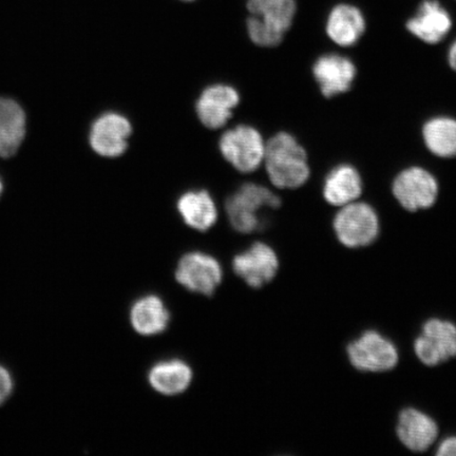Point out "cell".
I'll return each mask as SVG.
<instances>
[{
	"label": "cell",
	"instance_id": "cell-1",
	"mask_svg": "<svg viewBox=\"0 0 456 456\" xmlns=\"http://www.w3.org/2000/svg\"><path fill=\"white\" fill-rule=\"evenodd\" d=\"M264 162L270 181L281 190H296L310 179L306 151L290 134L279 133L265 142Z\"/></svg>",
	"mask_w": 456,
	"mask_h": 456
},
{
	"label": "cell",
	"instance_id": "cell-2",
	"mask_svg": "<svg viewBox=\"0 0 456 456\" xmlns=\"http://www.w3.org/2000/svg\"><path fill=\"white\" fill-rule=\"evenodd\" d=\"M248 31L256 45L277 47L292 28L297 0H248Z\"/></svg>",
	"mask_w": 456,
	"mask_h": 456
},
{
	"label": "cell",
	"instance_id": "cell-3",
	"mask_svg": "<svg viewBox=\"0 0 456 456\" xmlns=\"http://www.w3.org/2000/svg\"><path fill=\"white\" fill-rule=\"evenodd\" d=\"M333 228L338 241L349 248H361L372 244L380 232L379 216L366 202H355L339 208Z\"/></svg>",
	"mask_w": 456,
	"mask_h": 456
},
{
	"label": "cell",
	"instance_id": "cell-4",
	"mask_svg": "<svg viewBox=\"0 0 456 456\" xmlns=\"http://www.w3.org/2000/svg\"><path fill=\"white\" fill-rule=\"evenodd\" d=\"M281 200L269 188L247 183L227 199L225 210L231 225L239 232L250 233L260 227L262 208H278Z\"/></svg>",
	"mask_w": 456,
	"mask_h": 456
},
{
	"label": "cell",
	"instance_id": "cell-5",
	"mask_svg": "<svg viewBox=\"0 0 456 456\" xmlns=\"http://www.w3.org/2000/svg\"><path fill=\"white\" fill-rule=\"evenodd\" d=\"M346 351L352 366L362 372H387L398 363L396 346L374 330H366L353 340Z\"/></svg>",
	"mask_w": 456,
	"mask_h": 456
},
{
	"label": "cell",
	"instance_id": "cell-6",
	"mask_svg": "<svg viewBox=\"0 0 456 456\" xmlns=\"http://www.w3.org/2000/svg\"><path fill=\"white\" fill-rule=\"evenodd\" d=\"M392 193L403 209L415 213L431 208L436 203L440 185L429 170L412 167L395 176Z\"/></svg>",
	"mask_w": 456,
	"mask_h": 456
},
{
	"label": "cell",
	"instance_id": "cell-7",
	"mask_svg": "<svg viewBox=\"0 0 456 456\" xmlns=\"http://www.w3.org/2000/svg\"><path fill=\"white\" fill-rule=\"evenodd\" d=\"M220 151L233 167L248 174L264 163L265 142L258 130L240 125L222 135Z\"/></svg>",
	"mask_w": 456,
	"mask_h": 456
},
{
	"label": "cell",
	"instance_id": "cell-8",
	"mask_svg": "<svg viewBox=\"0 0 456 456\" xmlns=\"http://www.w3.org/2000/svg\"><path fill=\"white\" fill-rule=\"evenodd\" d=\"M416 356L428 367H436L456 356V326L440 318L428 321L414 342Z\"/></svg>",
	"mask_w": 456,
	"mask_h": 456
},
{
	"label": "cell",
	"instance_id": "cell-9",
	"mask_svg": "<svg viewBox=\"0 0 456 456\" xmlns=\"http://www.w3.org/2000/svg\"><path fill=\"white\" fill-rule=\"evenodd\" d=\"M222 267L214 256L193 252L182 256L175 279L191 292L213 296L222 281Z\"/></svg>",
	"mask_w": 456,
	"mask_h": 456
},
{
	"label": "cell",
	"instance_id": "cell-10",
	"mask_svg": "<svg viewBox=\"0 0 456 456\" xmlns=\"http://www.w3.org/2000/svg\"><path fill=\"white\" fill-rule=\"evenodd\" d=\"M452 28V16L441 0H421L406 21L407 31L427 45L442 43Z\"/></svg>",
	"mask_w": 456,
	"mask_h": 456
},
{
	"label": "cell",
	"instance_id": "cell-11",
	"mask_svg": "<svg viewBox=\"0 0 456 456\" xmlns=\"http://www.w3.org/2000/svg\"><path fill=\"white\" fill-rule=\"evenodd\" d=\"M131 133L133 127L126 117L117 112H106L91 126L89 144L102 157L117 158L127 151Z\"/></svg>",
	"mask_w": 456,
	"mask_h": 456
},
{
	"label": "cell",
	"instance_id": "cell-12",
	"mask_svg": "<svg viewBox=\"0 0 456 456\" xmlns=\"http://www.w3.org/2000/svg\"><path fill=\"white\" fill-rule=\"evenodd\" d=\"M232 270L250 288L260 289L276 277L279 259L270 245L256 242L232 260Z\"/></svg>",
	"mask_w": 456,
	"mask_h": 456
},
{
	"label": "cell",
	"instance_id": "cell-13",
	"mask_svg": "<svg viewBox=\"0 0 456 456\" xmlns=\"http://www.w3.org/2000/svg\"><path fill=\"white\" fill-rule=\"evenodd\" d=\"M367 19L357 4L349 2L335 4L330 9L324 24L330 41L342 48L355 45L367 31Z\"/></svg>",
	"mask_w": 456,
	"mask_h": 456
},
{
	"label": "cell",
	"instance_id": "cell-14",
	"mask_svg": "<svg viewBox=\"0 0 456 456\" xmlns=\"http://www.w3.org/2000/svg\"><path fill=\"white\" fill-rule=\"evenodd\" d=\"M313 76L324 98L332 99L352 88L357 69L349 57L328 53L319 56L314 62Z\"/></svg>",
	"mask_w": 456,
	"mask_h": 456
},
{
	"label": "cell",
	"instance_id": "cell-15",
	"mask_svg": "<svg viewBox=\"0 0 456 456\" xmlns=\"http://www.w3.org/2000/svg\"><path fill=\"white\" fill-rule=\"evenodd\" d=\"M28 134L24 106L15 99L0 95V158L9 159L20 152Z\"/></svg>",
	"mask_w": 456,
	"mask_h": 456
},
{
	"label": "cell",
	"instance_id": "cell-16",
	"mask_svg": "<svg viewBox=\"0 0 456 456\" xmlns=\"http://www.w3.org/2000/svg\"><path fill=\"white\" fill-rule=\"evenodd\" d=\"M238 91L232 86L218 84L205 89L197 102L196 110L205 127L219 129L224 126L239 104Z\"/></svg>",
	"mask_w": 456,
	"mask_h": 456
},
{
	"label": "cell",
	"instance_id": "cell-17",
	"mask_svg": "<svg viewBox=\"0 0 456 456\" xmlns=\"http://www.w3.org/2000/svg\"><path fill=\"white\" fill-rule=\"evenodd\" d=\"M397 436L413 452H425L436 443L438 426L430 415L419 409L407 408L399 414Z\"/></svg>",
	"mask_w": 456,
	"mask_h": 456
},
{
	"label": "cell",
	"instance_id": "cell-18",
	"mask_svg": "<svg viewBox=\"0 0 456 456\" xmlns=\"http://www.w3.org/2000/svg\"><path fill=\"white\" fill-rule=\"evenodd\" d=\"M363 191L361 174L350 164H340L324 180L322 195L332 207L342 208L357 201Z\"/></svg>",
	"mask_w": 456,
	"mask_h": 456
},
{
	"label": "cell",
	"instance_id": "cell-19",
	"mask_svg": "<svg viewBox=\"0 0 456 456\" xmlns=\"http://www.w3.org/2000/svg\"><path fill=\"white\" fill-rule=\"evenodd\" d=\"M169 311L156 295L145 296L131 307L130 322L136 333L142 336L161 334L167 329Z\"/></svg>",
	"mask_w": 456,
	"mask_h": 456
},
{
	"label": "cell",
	"instance_id": "cell-20",
	"mask_svg": "<svg viewBox=\"0 0 456 456\" xmlns=\"http://www.w3.org/2000/svg\"><path fill=\"white\" fill-rule=\"evenodd\" d=\"M178 210L188 226L200 232L212 228L218 219V210L212 196L205 191H192L179 199Z\"/></svg>",
	"mask_w": 456,
	"mask_h": 456
},
{
	"label": "cell",
	"instance_id": "cell-21",
	"mask_svg": "<svg viewBox=\"0 0 456 456\" xmlns=\"http://www.w3.org/2000/svg\"><path fill=\"white\" fill-rule=\"evenodd\" d=\"M151 386L163 395L175 396L187 390L192 380L190 366L179 359L162 362L153 366L148 374Z\"/></svg>",
	"mask_w": 456,
	"mask_h": 456
},
{
	"label": "cell",
	"instance_id": "cell-22",
	"mask_svg": "<svg viewBox=\"0 0 456 456\" xmlns=\"http://www.w3.org/2000/svg\"><path fill=\"white\" fill-rule=\"evenodd\" d=\"M423 140L433 155L450 159L456 157V118L436 117L427 121L423 127Z\"/></svg>",
	"mask_w": 456,
	"mask_h": 456
},
{
	"label": "cell",
	"instance_id": "cell-23",
	"mask_svg": "<svg viewBox=\"0 0 456 456\" xmlns=\"http://www.w3.org/2000/svg\"><path fill=\"white\" fill-rule=\"evenodd\" d=\"M13 379L8 369L0 366V406L12 395Z\"/></svg>",
	"mask_w": 456,
	"mask_h": 456
},
{
	"label": "cell",
	"instance_id": "cell-24",
	"mask_svg": "<svg viewBox=\"0 0 456 456\" xmlns=\"http://www.w3.org/2000/svg\"><path fill=\"white\" fill-rule=\"evenodd\" d=\"M438 456H456V436L444 438L437 448Z\"/></svg>",
	"mask_w": 456,
	"mask_h": 456
},
{
	"label": "cell",
	"instance_id": "cell-25",
	"mask_svg": "<svg viewBox=\"0 0 456 456\" xmlns=\"http://www.w3.org/2000/svg\"><path fill=\"white\" fill-rule=\"evenodd\" d=\"M448 62L450 67H452V69L456 72V39L452 45H450L448 51Z\"/></svg>",
	"mask_w": 456,
	"mask_h": 456
},
{
	"label": "cell",
	"instance_id": "cell-26",
	"mask_svg": "<svg viewBox=\"0 0 456 456\" xmlns=\"http://www.w3.org/2000/svg\"><path fill=\"white\" fill-rule=\"evenodd\" d=\"M4 191V182H3V179L0 178V198H2Z\"/></svg>",
	"mask_w": 456,
	"mask_h": 456
},
{
	"label": "cell",
	"instance_id": "cell-27",
	"mask_svg": "<svg viewBox=\"0 0 456 456\" xmlns=\"http://www.w3.org/2000/svg\"><path fill=\"white\" fill-rule=\"evenodd\" d=\"M183 2H192V0H183Z\"/></svg>",
	"mask_w": 456,
	"mask_h": 456
}]
</instances>
